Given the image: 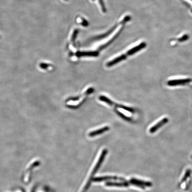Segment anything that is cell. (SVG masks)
<instances>
[{"mask_svg": "<svg viewBox=\"0 0 192 192\" xmlns=\"http://www.w3.org/2000/svg\"><path fill=\"white\" fill-rule=\"evenodd\" d=\"M192 80L191 79H178L168 81V85L169 86H177L180 85H184L191 82Z\"/></svg>", "mask_w": 192, "mask_h": 192, "instance_id": "6da1fadb", "label": "cell"}, {"mask_svg": "<svg viewBox=\"0 0 192 192\" xmlns=\"http://www.w3.org/2000/svg\"><path fill=\"white\" fill-rule=\"evenodd\" d=\"M130 182L134 185H136L140 188L145 189V187H150L152 184L150 182H144L140 180L132 178L130 180Z\"/></svg>", "mask_w": 192, "mask_h": 192, "instance_id": "7a4b0ae2", "label": "cell"}, {"mask_svg": "<svg viewBox=\"0 0 192 192\" xmlns=\"http://www.w3.org/2000/svg\"><path fill=\"white\" fill-rule=\"evenodd\" d=\"M119 180V181H126L125 179L123 178L117 177V176H102V177H95V178L92 179V181L94 182H101L103 181H107V180Z\"/></svg>", "mask_w": 192, "mask_h": 192, "instance_id": "3957f363", "label": "cell"}, {"mask_svg": "<svg viewBox=\"0 0 192 192\" xmlns=\"http://www.w3.org/2000/svg\"><path fill=\"white\" fill-rule=\"evenodd\" d=\"M168 119L167 118H163L162 119L160 120L159 122H157L154 126L152 127L151 128H150V130H149V132H150V133H152V134L155 133L160 128L163 126L165 124L167 123L168 122Z\"/></svg>", "mask_w": 192, "mask_h": 192, "instance_id": "277c9868", "label": "cell"}, {"mask_svg": "<svg viewBox=\"0 0 192 192\" xmlns=\"http://www.w3.org/2000/svg\"><path fill=\"white\" fill-rule=\"evenodd\" d=\"M126 58V56L125 55H120L119 57L115 58L113 60L111 61H109L107 64V66L108 67H111L114 65H116L117 63H119L120 61L125 60Z\"/></svg>", "mask_w": 192, "mask_h": 192, "instance_id": "5b68a950", "label": "cell"}, {"mask_svg": "<svg viewBox=\"0 0 192 192\" xmlns=\"http://www.w3.org/2000/svg\"><path fill=\"white\" fill-rule=\"evenodd\" d=\"M145 43H142V44H140L139 45H138V46H137V47L130 49L129 50H128V52H127V54L128 55H133V54L135 53L136 52H137L140 51V50L143 49V48L145 47Z\"/></svg>", "mask_w": 192, "mask_h": 192, "instance_id": "8992f818", "label": "cell"}, {"mask_svg": "<svg viewBox=\"0 0 192 192\" xmlns=\"http://www.w3.org/2000/svg\"><path fill=\"white\" fill-rule=\"evenodd\" d=\"M109 129V127H104L100 129H97V130L90 132L89 134V136L91 137H93L96 136L98 135L103 134V133H105V132L107 131Z\"/></svg>", "mask_w": 192, "mask_h": 192, "instance_id": "52a82bcc", "label": "cell"}, {"mask_svg": "<svg viewBox=\"0 0 192 192\" xmlns=\"http://www.w3.org/2000/svg\"><path fill=\"white\" fill-rule=\"evenodd\" d=\"M106 186H117V187H127L128 184L127 182H107L106 183Z\"/></svg>", "mask_w": 192, "mask_h": 192, "instance_id": "ba28073f", "label": "cell"}, {"mask_svg": "<svg viewBox=\"0 0 192 192\" xmlns=\"http://www.w3.org/2000/svg\"><path fill=\"white\" fill-rule=\"evenodd\" d=\"M78 54L79 57L81 56H89V57H97L98 55V53L97 52H79Z\"/></svg>", "mask_w": 192, "mask_h": 192, "instance_id": "9c48e42d", "label": "cell"}, {"mask_svg": "<svg viewBox=\"0 0 192 192\" xmlns=\"http://www.w3.org/2000/svg\"><path fill=\"white\" fill-rule=\"evenodd\" d=\"M100 100H101V101H103V102H106L107 104H108V105H110V106H113L114 105V103H113L112 102V100H110V99L108 98V97H105L104 96H100L99 97Z\"/></svg>", "mask_w": 192, "mask_h": 192, "instance_id": "30bf717a", "label": "cell"}, {"mask_svg": "<svg viewBox=\"0 0 192 192\" xmlns=\"http://www.w3.org/2000/svg\"><path fill=\"white\" fill-rule=\"evenodd\" d=\"M191 171L190 169H188L186 171V173H185V174L184 176L183 177L182 179V182H184V181L186 180V179L188 178V177L190 176L191 175Z\"/></svg>", "mask_w": 192, "mask_h": 192, "instance_id": "8fae6325", "label": "cell"}, {"mask_svg": "<svg viewBox=\"0 0 192 192\" xmlns=\"http://www.w3.org/2000/svg\"><path fill=\"white\" fill-rule=\"evenodd\" d=\"M189 38V36L187 34H185V35H183L182 37L178 38V41L179 42H183V41L187 40Z\"/></svg>", "mask_w": 192, "mask_h": 192, "instance_id": "7c38bea8", "label": "cell"}, {"mask_svg": "<svg viewBox=\"0 0 192 192\" xmlns=\"http://www.w3.org/2000/svg\"><path fill=\"white\" fill-rule=\"evenodd\" d=\"M98 2L101 10H102V11H103V12H105L106 11V8H105V5H104V2H103V0H98Z\"/></svg>", "mask_w": 192, "mask_h": 192, "instance_id": "4fadbf2b", "label": "cell"}, {"mask_svg": "<svg viewBox=\"0 0 192 192\" xmlns=\"http://www.w3.org/2000/svg\"><path fill=\"white\" fill-rule=\"evenodd\" d=\"M186 1H187V2H188L190 3V4L192 5V0H186Z\"/></svg>", "mask_w": 192, "mask_h": 192, "instance_id": "5bb4252c", "label": "cell"}, {"mask_svg": "<svg viewBox=\"0 0 192 192\" xmlns=\"http://www.w3.org/2000/svg\"></svg>", "mask_w": 192, "mask_h": 192, "instance_id": "9a60e30c", "label": "cell"}, {"mask_svg": "<svg viewBox=\"0 0 192 192\" xmlns=\"http://www.w3.org/2000/svg\"></svg>", "mask_w": 192, "mask_h": 192, "instance_id": "2e32d148", "label": "cell"}]
</instances>
